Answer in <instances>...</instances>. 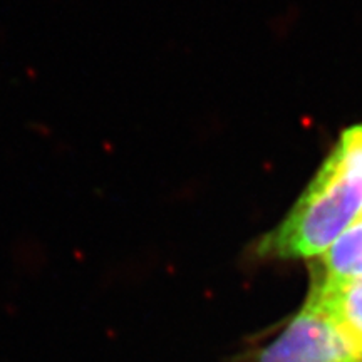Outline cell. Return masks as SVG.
<instances>
[{
	"instance_id": "1",
	"label": "cell",
	"mask_w": 362,
	"mask_h": 362,
	"mask_svg": "<svg viewBox=\"0 0 362 362\" xmlns=\"http://www.w3.org/2000/svg\"><path fill=\"white\" fill-rule=\"evenodd\" d=\"M362 220V124L344 131L319 173L277 228L257 245L262 259L322 255Z\"/></svg>"
},
{
	"instance_id": "2",
	"label": "cell",
	"mask_w": 362,
	"mask_h": 362,
	"mask_svg": "<svg viewBox=\"0 0 362 362\" xmlns=\"http://www.w3.org/2000/svg\"><path fill=\"white\" fill-rule=\"evenodd\" d=\"M359 352L314 302L304 307L253 362H357Z\"/></svg>"
},
{
	"instance_id": "3",
	"label": "cell",
	"mask_w": 362,
	"mask_h": 362,
	"mask_svg": "<svg viewBox=\"0 0 362 362\" xmlns=\"http://www.w3.org/2000/svg\"><path fill=\"white\" fill-rule=\"evenodd\" d=\"M307 300L324 310L362 354V277L336 285L310 284Z\"/></svg>"
},
{
	"instance_id": "4",
	"label": "cell",
	"mask_w": 362,
	"mask_h": 362,
	"mask_svg": "<svg viewBox=\"0 0 362 362\" xmlns=\"http://www.w3.org/2000/svg\"><path fill=\"white\" fill-rule=\"evenodd\" d=\"M362 277V220L312 264V284L336 285Z\"/></svg>"
},
{
	"instance_id": "5",
	"label": "cell",
	"mask_w": 362,
	"mask_h": 362,
	"mask_svg": "<svg viewBox=\"0 0 362 362\" xmlns=\"http://www.w3.org/2000/svg\"><path fill=\"white\" fill-rule=\"evenodd\" d=\"M357 362H362V354L359 356V359H357Z\"/></svg>"
}]
</instances>
